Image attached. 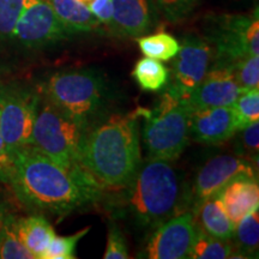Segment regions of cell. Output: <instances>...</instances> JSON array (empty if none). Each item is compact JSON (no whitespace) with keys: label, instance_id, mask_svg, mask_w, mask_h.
Returning a JSON list of instances; mask_svg holds the SVG:
<instances>
[{"label":"cell","instance_id":"6da1fadb","mask_svg":"<svg viewBox=\"0 0 259 259\" xmlns=\"http://www.w3.org/2000/svg\"><path fill=\"white\" fill-rule=\"evenodd\" d=\"M2 176L29 208L60 216L96 202L103 191L83 167L60 166L32 145L16 150Z\"/></svg>","mask_w":259,"mask_h":259},{"label":"cell","instance_id":"7a4b0ae2","mask_svg":"<svg viewBox=\"0 0 259 259\" xmlns=\"http://www.w3.org/2000/svg\"><path fill=\"white\" fill-rule=\"evenodd\" d=\"M80 166L103 190H122L141 166L138 116L112 114L85 128Z\"/></svg>","mask_w":259,"mask_h":259},{"label":"cell","instance_id":"3957f363","mask_svg":"<svg viewBox=\"0 0 259 259\" xmlns=\"http://www.w3.org/2000/svg\"><path fill=\"white\" fill-rule=\"evenodd\" d=\"M122 208L139 228L154 231L180 211L181 185L169 161L151 160L139 166L126 185Z\"/></svg>","mask_w":259,"mask_h":259},{"label":"cell","instance_id":"277c9868","mask_svg":"<svg viewBox=\"0 0 259 259\" xmlns=\"http://www.w3.org/2000/svg\"><path fill=\"white\" fill-rule=\"evenodd\" d=\"M143 142L151 160L174 161L180 157L190 138L191 111L183 96L167 85L163 95L151 109L139 108Z\"/></svg>","mask_w":259,"mask_h":259},{"label":"cell","instance_id":"5b68a950","mask_svg":"<svg viewBox=\"0 0 259 259\" xmlns=\"http://www.w3.org/2000/svg\"><path fill=\"white\" fill-rule=\"evenodd\" d=\"M107 95L105 78L93 70L59 71L44 87L45 99L84 127L100 114Z\"/></svg>","mask_w":259,"mask_h":259},{"label":"cell","instance_id":"8992f818","mask_svg":"<svg viewBox=\"0 0 259 259\" xmlns=\"http://www.w3.org/2000/svg\"><path fill=\"white\" fill-rule=\"evenodd\" d=\"M85 128L45 97H40L30 145L60 166L82 167L80 144Z\"/></svg>","mask_w":259,"mask_h":259},{"label":"cell","instance_id":"52a82bcc","mask_svg":"<svg viewBox=\"0 0 259 259\" xmlns=\"http://www.w3.org/2000/svg\"><path fill=\"white\" fill-rule=\"evenodd\" d=\"M206 41L215 46L213 66H232L244 58L259 56L258 12L215 16L208 24Z\"/></svg>","mask_w":259,"mask_h":259},{"label":"cell","instance_id":"ba28073f","mask_svg":"<svg viewBox=\"0 0 259 259\" xmlns=\"http://www.w3.org/2000/svg\"><path fill=\"white\" fill-rule=\"evenodd\" d=\"M40 96L21 87L0 84V125L10 157L31 144Z\"/></svg>","mask_w":259,"mask_h":259},{"label":"cell","instance_id":"9c48e42d","mask_svg":"<svg viewBox=\"0 0 259 259\" xmlns=\"http://www.w3.org/2000/svg\"><path fill=\"white\" fill-rule=\"evenodd\" d=\"M69 36L48 0H28L11 35L27 48H44Z\"/></svg>","mask_w":259,"mask_h":259},{"label":"cell","instance_id":"30bf717a","mask_svg":"<svg viewBox=\"0 0 259 259\" xmlns=\"http://www.w3.org/2000/svg\"><path fill=\"white\" fill-rule=\"evenodd\" d=\"M213 50L211 44L194 35L184 36L179 52L171 63L169 84L174 92L185 96L198 87L211 66Z\"/></svg>","mask_w":259,"mask_h":259},{"label":"cell","instance_id":"8fae6325","mask_svg":"<svg viewBox=\"0 0 259 259\" xmlns=\"http://www.w3.org/2000/svg\"><path fill=\"white\" fill-rule=\"evenodd\" d=\"M240 178L257 179L254 167L248 161L233 155H220L209 160L194 179L192 213L204 200L219 194L231 181Z\"/></svg>","mask_w":259,"mask_h":259},{"label":"cell","instance_id":"7c38bea8","mask_svg":"<svg viewBox=\"0 0 259 259\" xmlns=\"http://www.w3.org/2000/svg\"><path fill=\"white\" fill-rule=\"evenodd\" d=\"M196 234V218L183 211L161 223L149 239L144 254L150 259H185Z\"/></svg>","mask_w":259,"mask_h":259},{"label":"cell","instance_id":"4fadbf2b","mask_svg":"<svg viewBox=\"0 0 259 259\" xmlns=\"http://www.w3.org/2000/svg\"><path fill=\"white\" fill-rule=\"evenodd\" d=\"M240 93L231 67L212 65L202 83L183 99L190 111L193 112L203 108L232 106Z\"/></svg>","mask_w":259,"mask_h":259},{"label":"cell","instance_id":"5bb4252c","mask_svg":"<svg viewBox=\"0 0 259 259\" xmlns=\"http://www.w3.org/2000/svg\"><path fill=\"white\" fill-rule=\"evenodd\" d=\"M238 132L232 106L203 108L191 112L190 136L202 144L218 145Z\"/></svg>","mask_w":259,"mask_h":259},{"label":"cell","instance_id":"9a60e30c","mask_svg":"<svg viewBox=\"0 0 259 259\" xmlns=\"http://www.w3.org/2000/svg\"><path fill=\"white\" fill-rule=\"evenodd\" d=\"M155 12L151 0H113L109 27L121 36L139 37L153 28Z\"/></svg>","mask_w":259,"mask_h":259},{"label":"cell","instance_id":"2e32d148","mask_svg":"<svg viewBox=\"0 0 259 259\" xmlns=\"http://www.w3.org/2000/svg\"><path fill=\"white\" fill-rule=\"evenodd\" d=\"M223 208L236 226L245 216L259 206V186L257 179L240 178L231 181L219 193Z\"/></svg>","mask_w":259,"mask_h":259},{"label":"cell","instance_id":"e0dca14e","mask_svg":"<svg viewBox=\"0 0 259 259\" xmlns=\"http://www.w3.org/2000/svg\"><path fill=\"white\" fill-rule=\"evenodd\" d=\"M61 24L70 35L92 32L100 28V21L78 0H48Z\"/></svg>","mask_w":259,"mask_h":259},{"label":"cell","instance_id":"ac0fdd59","mask_svg":"<svg viewBox=\"0 0 259 259\" xmlns=\"http://www.w3.org/2000/svg\"><path fill=\"white\" fill-rule=\"evenodd\" d=\"M193 216L199 220L197 225L215 238L228 241L234 236L235 225L227 215L219 194L204 200L193 212Z\"/></svg>","mask_w":259,"mask_h":259},{"label":"cell","instance_id":"d6986e66","mask_svg":"<svg viewBox=\"0 0 259 259\" xmlns=\"http://www.w3.org/2000/svg\"><path fill=\"white\" fill-rule=\"evenodd\" d=\"M16 231L19 240L35 259H42L45 251L54 238L53 227L44 216H29L16 221Z\"/></svg>","mask_w":259,"mask_h":259},{"label":"cell","instance_id":"ffe728a7","mask_svg":"<svg viewBox=\"0 0 259 259\" xmlns=\"http://www.w3.org/2000/svg\"><path fill=\"white\" fill-rule=\"evenodd\" d=\"M132 77L143 92L158 93L169 84L170 71L158 60L145 57L136 63Z\"/></svg>","mask_w":259,"mask_h":259},{"label":"cell","instance_id":"44dd1931","mask_svg":"<svg viewBox=\"0 0 259 259\" xmlns=\"http://www.w3.org/2000/svg\"><path fill=\"white\" fill-rule=\"evenodd\" d=\"M233 254L232 245L210 235L196 223V234L189 253L191 259H225Z\"/></svg>","mask_w":259,"mask_h":259},{"label":"cell","instance_id":"7402d4cb","mask_svg":"<svg viewBox=\"0 0 259 259\" xmlns=\"http://www.w3.org/2000/svg\"><path fill=\"white\" fill-rule=\"evenodd\" d=\"M137 44L145 57L158 61L173 59L180 48V42L173 35L164 31L139 36L137 37Z\"/></svg>","mask_w":259,"mask_h":259},{"label":"cell","instance_id":"603a6c76","mask_svg":"<svg viewBox=\"0 0 259 259\" xmlns=\"http://www.w3.org/2000/svg\"><path fill=\"white\" fill-rule=\"evenodd\" d=\"M234 235L236 240V254H253L258 250L259 244V213L254 210L245 216L235 226Z\"/></svg>","mask_w":259,"mask_h":259},{"label":"cell","instance_id":"cb8c5ba5","mask_svg":"<svg viewBox=\"0 0 259 259\" xmlns=\"http://www.w3.org/2000/svg\"><path fill=\"white\" fill-rule=\"evenodd\" d=\"M16 221L17 219L9 213L0 229V259H35L19 240Z\"/></svg>","mask_w":259,"mask_h":259},{"label":"cell","instance_id":"d4e9b609","mask_svg":"<svg viewBox=\"0 0 259 259\" xmlns=\"http://www.w3.org/2000/svg\"><path fill=\"white\" fill-rule=\"evenodd\" d=\"M232 108L234 111L238 131H242L252 122L259 121V88L240 93Z\"/></svg>","mask_w":259,"mask_h":259},{"label":"cell","instance_id":"484cf974","mask_svg":"<svg viewBox=\"0 0 259 259\" xmlns=\"http://www.w3.org/2000/svg\"><path fill=\"white\" fill-rule=\"evenodd\" d=\"M228 67L241 93L259 87V56L244 58Z\"/></svg>","mask_w":259,"mask_h":259},{"label":"cell","instance_id":"4316f807","mask_svg":"<svg viewBox=\"0 0 259 259\" xmlns=\"http://www.w3.org/2000/svg\"><path fill=\"white\" fill-rule=\"evenodd\" d=\"M90 227L82 229L69 236H57L52 239L48 247L45 251L42 259H74L76 258V247L79 240L88 234Z\"/></svg>","mask_w":259,"mask_h":259},{"label":"cell","instance_id":"83f0119b","mask_svg":"<svg viewBox=\"0 0 259 259\" xmlns=\"http://www.w3.org/2000/svg\"><path fill=\"white\" fill-rule=\"evenodd\" d=\"M28 0H0V38L11 37Z\"/></svg>","mask_w":259,"mask_h":259},{"label":"cell","instance_id":"f1b7e54d","mask_svg":"<svg viewBox=\"0 0 259 259\" xmlns=\"http://www.w3.org/2000/svg\"><path fill=\"white\" fill-rule=\"evenodd\" d=\"M157 3L170 22H180L187 18L198 5V0H157Z\"/></svg>","mask_w":259,"mask_h":259},{"label":"cell","instance_id":"f546056e","mask_svg":"<svg viewBox=\"0 0 259 259\" xmlns=\"http://www.w3.org/2000/svg\"><path fill=\"white\" fill-rule=\"evenodd\" d=\"M105 259H127L130 258L127 244H126L125 236L122 235L120 229L116 225L109 226L108 236H107V246L105 254Z\"/></svg>","mask_w":259,"mask_h":259},{"label":"cell","instance_id":"4dcf8cb0","mask_svg":"<svg viewBox=\"0 0 259 259\" xmlns=\"http://www.w3.org/2000/svg\"><path fill=\"white\" fill-rule=\"evenodd\" d=\"M87 8L99 19L100 23L106 25L111 24L113 16V0H93Z\"/></svg>","mask_w":259,"mask_h":259},{"label":"cell","instance_id":"1f68e13d","mask_svg":"<svg viewBox=\"0 0 259 259\" xmlns=\"http://www.w3.org/2000/svg\"><path fill=\"white\" fill-rule=\"evenodd\" d=\"M242 143L246 150H250L252 153H257L259 148V121L252 122L251 125L246 126L242 130Z\"/></svg>","mask_w":259,"mask_h":259},{"label":"cell","instance_id":"d6a6232c","mask_svg":"<svg viewBox=\"0 0 259 259\" xmlns=\"http://www.w3.org/2000/svg\"><path fill=\"white\" fill-rule=\"evenodd\" d=\"M10 166H11V157L8 153V148H6L2 131V125H0V173L8 169Z\"/></svg>","mask_w":259,"mask_h":259},{"label":"cell","instance_id":"836d02e7","mask_svg":"<svg viewBox=\"0 0 259 259\" xmlns=\"http://www.w3.org/2000/svg\"><path fill=\"white\" fill-rule=\"evenodd\" d=\"M9 213L10 212H9L8 205H6L4 198L0 196V229H2L3 225H4L5 220H6V218H8Z\"/></svg>","mask_w":259,"mask_h":259},{"label":"cell","instance_id":"e575fe53","mask_svg":"<svg viewBox=\"0 0 259 259\" xmlns=\"http://www.w3.org/2000/svg\"><path fill=\"white\" fill-rule=\"evenodd\" d=\"M78 2H80V3H83V4H84V5H85V6H88V5L90 4V3H92V2H93V0H78Z\"/></svg>","mask_w":259,"mask_h":259}]
</instances>
